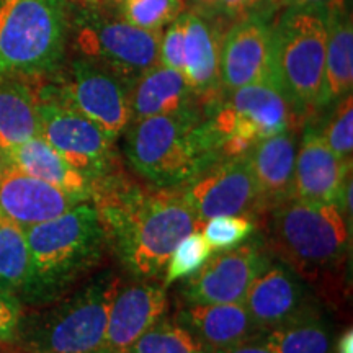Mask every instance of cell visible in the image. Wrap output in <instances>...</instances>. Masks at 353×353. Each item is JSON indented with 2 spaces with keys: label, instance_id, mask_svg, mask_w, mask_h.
<instances>
[{
  "label": "cell",
  "instance_id": "cell-1",
  "mask_svg": "<svg viewBox=\"0 0 353 353\" xmlns=\"http://www.w3.org/2000/svg\"><path fill=\"white\" fill-rule=\"evenodd\" d=\"M90 200L110 247L141 280L161 276L176 244L203 226L176 188L145 190L121 174L97 183Z\"/></svg>",
  "mask_w": 353,
  "mask_h": 353
},
{
  "label": "cell",
  "instance_id": "cell-2",
  "mask_svg": "<svg viewBox=\"0 0 353 353\" xmlns=\"http://www.w3.org/2000/svg\"><path fill=\"white\" fill-rule=\"evenodd\" d=\"M33 262L26 301L46 303L59 298L101 262L108 236L99 211L82 201L54 219L25 229Z\"/></svg>",
  "mask_w": 353,
  "mask_h": 353
},
{
  "label": "cell",
  "instance_id": "cell-3",
  "mask_svg": "<svg viewBox=\"0 0 353 353\" xmlns=\"http://www.w3.org/2000/svg\"><path fill=\"white\" fill-rule=\"evenodd\" d=\"M201 108L132 121L125 152L136 174L156 188H175L219 161Z\"/></svg>",
  "mask_w": 353,
  "mask_h": 353
},
{
  "label": "cell",
  "instance_id": "cell-4",
  "mask_svg": "<svg viewBox=\"0 0 353 353\" xmlns=\"http://www.w3.org/2000/svg\"><path fill=\"white\" fill-rule=\"evenodd\" d=\"M69 0H0V79L56 74L70 34Z\"/></svg>",
  "mask_w": 353,
  "mask_h": 353
},
{
  "label": "cell",
  "instance_id": "cell-5",
  "mask_svg": "<svg viewBox=\"0 0 353 353\" xmlns=\"http://www.w3.org/2000/svg\"><path fill=\"white\" fill-rule=\"evenodd\" d=\"M120 280L100 276L46 311L21 317L13 350L23 353H107L108 312Z\"/></svg>",
  "mask_w": 353,
  "mask_h": 353
},
{
  "label": "cell",
  "instance_id": "cell-6",
  "mask_svg": "<svg viewBox=\"0 0 353 353\" xmlns=\"http://www.w3.org/2000/svg\"><path fill=\"white\" fill-rule=\"evenodd\" d=\"M268 213V249L298 275L312 280L345 259L350 232L339 203L290 198Z\"/></svg>",
  "mask_w": 353,
  "mask_h": 353
},
{
  "label": "cell",
  "instance_id": "cell-7",
  "mask_svg": "<svg viewBox=\"0 0 353 353\" xmlns=\"http://www.w3.org/2000/svg\"><path fill=\"white\" fill-rule=\"evenodd\" d=\"M278 90L299 118L317 110L324 82L327 8L285 7L272 25Z\"/></svg>",
  "mask_w": 353,
  "mask_h": 353
},
{
  "label": "cell",
  "instance_id": "cell-8",
  "mask_svg": "<svg viewBox=\"0 0 353 353\" xmlns=\"http://www.w3.org/2000/svg\"><path fill=\"white\" fill-rule=\"evenodd\" d=\"M203 114L221 159L245 156L259 141L296 128L301 120L272 83L221 92L203 107Z\"/></svg>",
  "mask_w": 353,
  "mask_h": 353
},
{
  "label": "cell",
  "instance_id": "cell-9",
  "mask_svg": "<svg viewBox=\"0 0 353 353\" xmlns=\"http://www.w3.org/2000/svg\"><path fill=\"white\" fill-rule=\"evenodd\" d=\"M162 32L128 23L114 8H77L70 13V34L79 57L110 70L126 83L159 63Z\"/></svg>",
  "mask_w": 353,
  "mask_h": 353
},
{
  "label": "cell",
  "instance_id": "cell-10",
  "mask_svg": "<svg viewBox=\"0 0 353 353\" xmlns=\"http://www.w3.org/2000/svg\"><path fill=\"white\" fill-rule=\"evenodd\" d=\"M130 87L110 70L77 56L37 95L81 113L117 141L131 125Z\"/></svg>",
  "mask_w": 353,
  "mask_h": 353
},
{
  "label": "cell",
  "instance_id": "cell-11",
  "mask_svg": "<svg viewBox=\"0 0 353 353\" xmlns=\"http://www.w3.org/2000/svg\"><path fill=\"white\" fill-rule=\"evenodd\" d=\"M37 100L39 136L94 187L120 174L117 141L81 113L44 97L37 95Z\"/></svg>",
  "mask_w": 353,
  "mask_h": 353
},
{
  "label": "cell",
  "instance_id": "cell-12",
  "mask_svg": "<svg viewBox=\"0 0 353 353\" xmlns=\"http://www.w3.org/2000/svg\"><path fill=\"white\" fill-rule=\"evenodd\" d=\"M175 188L201 224L214 216L252 218L265 213L247 154L219 159Z\"/></svg>",
  "mask_w": 353,
  "mask_h": 353
},
{
  "label": "cell",
  "instance_id": "cell-13",
  "mask_svg": "<svg viewBox=\"0 0 353 353\" xmlns=\"http://www.w3.org/2000/svg\"><path fill=\"white\" fill-rule=\"evenodd\" d=\"M268 15V10L254 12L232 21L223 33L219 48L221 92L257 83L276 87Z\"/></svg>",
  "mask_w": 353,
  "mask_h": 353
},
{
  "label": "cell",
  "instance_id": "cell-14",
  "mask_svg": "<svg viewBox=\"0 0 353 353\" xmlns=\"http://www.w3.org/2000/svg\"><path fill=\"white\" fill-rule=\"evenodd\" d=\"M270 265V255L260 241L224 250L206 260L185 278L182 296L187 304L242 303L252 281Z\"/></svg>",
  "mask_w": 353,
  "mask_h": 353
},
{
  "label": "cell",
  "instance_id": "cell-15",
  "mask_svg": "<svg viewBox=\"0 0 353 353\" xmlns=\"http://www.w3.org/2000/svg\"><path fill=\"white\" fill-rule=\"evenodd\" d=\"M352 162L329 148L321 131L306 126L294 159L293 198L309 203H339L352 179Z\"/></svg>",
  "mask_w": 353,
  "mask_h": 353
},
{
  "label": "cell",
  "instance_id": "cell-16",
  "mask_svg": "<svg viewBox=\"0 0 353 353\" xmlns=\"http://www.w3.org/2000/svg\"><path fill=\"white\" fill-rule=\"evenodd\" d=\"M82 201L10 164L0 174V216L23 229L54 219Z\"/></svg>",
  "mask_w": 353,
  "mask_h": 353
},
{
  "label": "cell",
  "instance_id": "cell-17",
  "mask_svg": "<svg viewBox=\"0 0 353 353\" xmlns=\"http://www.w3.org/2000/svg\"><path fill=\"white\" fill-rule=\"evenodd\" d=\"M242 303L262 332L314 312L303 280L285 263L268 265L249 286Z\"/></svg>",
  "mask_w": 353,
  "mask_h": 353
},
{
  "label": "cell",
  "instance_id": "cell-18",
  "mask_svg": "<svg viewBox=\"0 0 353 353\" xmlns=\"http://www.w3.org/2000/svg\"><path fill=\"white\" fill-rule=\"evenodd\" d=\"M169 307L165 288L143 280L114 294L108 312L107 353H125L149 327L164 317Z\"/></svg>",
  "mask_w": 353,
  "mask_h": 353
},
{
  "label": "cell",
  "instance_id": "cell-19",
  "mask_svg": "<svg viewBox=\"0 0 353 353\" xmlns=\"http://www.w3.org/2000/svg\"><path fill=\"white\" fill-rule=\"evenodd\" d=\"M218 20L185 10L183 77L201 107L221 94L219 48L223 28Z\"/></svg>",
  "mask_w": 353,
  "mask_h": 353
},
{
  "label": "cell",
  "instance_id": "cell-20",
  "mask_svg": "<svg viewBox=\"0 0 353 353\" xmlns=\"http://www.w3.org/2000/svg\"><path fill=\"white\" fill-rule=\"evenodd\" d=\"M265 213L290 198L294 192L296 128H290L259 141L247 152Z\"/></svg>",
  "mask_w": 353,
  "mask_h": 353
},
{
  "label": "cell",
  "instance_id": "cell-21",
  "mask_svg": "<svg viewBox=\"0 0 353 353\" xmlns=\"http://www.w3.org/2000/svg\"><path fill=\"white\" fill-rule=\"evenodd\" d=\"M201 107L183 74L157 63L130 87L131 123Z\"/></svg>",
  "mask_w": 353,
  "mask_h": 353
},
{
  "label": "cell",
  "instance_id": "cell-22",
  "mask_svg": "<svg viewBox=\"0 0 353 353\" xmlns=\"http://www.w3.org/2000/svg\"><path fill=\"white\" fill-rule=\"evenodd\" d=\"M176 321L213 352L237 345L262 334L244 303L187 304Z\"/></svg>",
  "mask_w": 353,
  "mask_h": 353
},
{
  "label": "cell",
  "instance_id": "cell-23",
  "mask_svg": "<svg viewBox=\"0 0 353 353\" xmlns=\"http://www.w3.org/2000/svg\"><path fill=\"white\" fill-rule=\"evenodd\" d=\"M353 87V25L345 2L327 8L324 82L317 110L337 103L352 94Z\"/></svg>",
  "mask_w": 353,
  "mask_h": 353
},
{
  "label": "cell",
  "instance_id": "cell-24",
  "mask_svg": "<svg viewBox=\"0 0 353 353\" xmlns=\"http://www.w3.org/2000/svg\"><path fill=\"white\" fill-rule=\"evenodd\" d=\"M6 154L8 164L25 174L65 190V192L82 198L83 201L90 200L92 190H94L90 180L74 169L41 136H34Z\"/></svg>",
  "mask_w": 353,
  "mask_h": 353
},
{
  "label": "cell",
  "instance_id": "cell-25",
  "mask_svg": "<svg viewBox=\"0 0 353 353\" xmlns=\"http://www.w3.org/2000/svg\"><path fill=\"white\" fill-rule=\"evenodd\" d=\"M37 92L26 81L0 79V149L8 152L39 136Z\"/></svg>",
  "mask_w": 353,
  "mask_h": 353
},
{
  "label": "cell",
  "instance_id": "cell-26",
  "mask_svg": "<svg viewBox=\"0 0 353 353\" xmlns=\"http://www.w3.org/2000/svg\"><path fill=\"white\" fill-rule=\"evenodd\" d=\"M32 278L33 262L25 229L0 216V290L26 301Z\"/></svg>",
  "mask_w": 353,
  "mask_h": 353
},
{
  "label": "cell",
  "instance_id": "cell-27",
  "mask_svg": "<svg viewBox=\"0 0 353 353\" xmlns=\"http://www.w3.org/2000/svg\"><path fill=\"white\" fill-rule=\"evenodd\" d=\"M260 341L275 353H332V335L316 312L265 330Z\"/></svg>",
  "mask_w": 353,
  "mask_h": 353
},
{
  "label": "cell",
  "instance_id": "cell-28",
  "mask_svg": "<svg viewBox=\"0 0 353 353\" xmlns=\"http://www.w3.org/2000/svg\"><path fill=\"white\" fill-rule=\"evenodd\" d=\"M125 353H214L176 319L161 317Z\"/></svg>",
  "mask_w": 353,
  "mask_h": 353
},
{
  "label": "cell",
  "instance_id": "cell-29",
  "mask_svg": "<svg viewBox=\"0 0 353 353\" xmlns=\"http://www.w3.org/2000/svg\"><path fill=\"white\" fill-rule=\"evenodd\" d=\"M114 12L145 32H162L187 10L185 0H118Z\"/></svg>",
  "mask_w": 353,
  "mask_h": 353
},
{
  "label": "cell",
  "instance_id": "cell-30",
  "mask_svg": "<svg viewBox=\"0 0 353 353\" xmlns=\"http://www.w3.org/2000/svg\"><path fill=\"white\" fill-rule=\"evenodd\" d=\"M214 252L200 231L183 237L172 252L164 270V288L193 275Z\"/></svg>",
  "mask_w": 353,
  "mask_h": 353
},
{
  "label": "cell",
  "instance_id": "cell-31",
  "mask_svg": "<svg viewBox=\"0 0 353 353\" xmlns=\"http://www.w3.org/2000/svg\"><path fill=\"white\" fill-rule=\"evenodd\" d=\"M254 231V221L247 216H214L206 219L200 229L213 252H224L241 245Z\"/></svg>",
  "mask_w": 353,
  "mask_h": 353
},
{
  "label": "cell",
  "instance_id": "cell-32",
  "mask_svg": "<svg viewBox=\"0 0 353 353\" xmlns=\"http://www.w3.org/2000/svg\"><path fill=\"white\" fill-rule=\"evenodd\" d=\"M322 138L332 151L343 161L352 162L353 152V99L352 94L337 101L332 117L324 130Z\"/></svg>",
  "mask_w": 353,
  "mask_h": 353
},
{
  "label": "cell",
  "instance_id": "cell-33",
  "mask_svg": "<svg viewBox=\"0 0 353 353\" xmlns=\"http://www.w3.org/2000/svg\"><path fill=\"white\" fill-rule=\"evenodd\" d=\"M185 51V12L162 30L159 41V63L167 68L183 72Z\"/></svg>",
  "mask_w": 353,
  "mask_h": 353
},
{
  "label": "cell",
  "instance_id": "cell-34",
  "mask_svg": "<svg viewBox=\"0 0 353 353\" xmlns=\"http://www.w3.org/2000/svg\"><path fill=\"white\" fill-rule=\"evenodd\" d=\"M21 317L23 311L20 299L0 290V345H10L15 341Z\"/></svg>",
  "mask_w": 353,
  "mask_h": 353
},
{
  "label": "cell",
  "instance_id": "cell-35",
  "mask_svg": "<svg viewBox=\"0 0 353 353\" xmlns=\"http://www.w3.org/2000/svg\"><path fill=\"white\" fill-rule=\"evenodd\" d=\"M259 10H268L267 0H218L214 20H218L219 23H232Z\"/></svg>",
  "mask_w": 353,
  "mask_h": 353
},
{
  "label": "cell",
  "instance_id": "cell-36",
  "mask_svg": "<svg viewBox=\"0 0 353 353\" xmlns=\"http://www.w3.org/2000/svg\"><path fill=\"white\" fill-rule=\"evenodd\" d=\"M214 353H275V352H273L268 345H265V343L260 341V337H255V339H250V341L237 343V345L214 350Z\"/></svg>",
  "mask_w": 353,
  "mask_h": 353
},
{
  "label": "cell",
  "instance_id": "cell-37",
  "mask_svg": "<svg viewBox=\"0 0 353 353\" xmlns=\"http://www.w3.org/2000/svg\"><path fill=\"white\" fill-rule=\"evenodd\" d=\"M345 2V0H283L281 7H294V8H329L332 6Z\"/></svg>",
  "mask_w": 353,
  "mask_h": 353
},
{
  "label": "cell",
  "instance_id": "cell-38",
  "mask_svg": "<svg viewBox=\"0 0 353 353\" xmlns=\"http://www.w3.org/2000/svg\"><path fill=\"white\" fill-rule=\"evenodd\" d=\"M185 6H187V10L190 12H196L214 19L218 0H185Z\"/></svg>",
  "mask_w": 353,
  "mask_h": 353
},
{
  "label": "cell",
  "instance_id": "cell-39",
  "mask_svg": "<svg viewBox=\"0 0 353 353\" xmlns=\"http://www.w3.org/2000/svg\"><path fill=\"white\" fill-rule=\"evenodd\" d=\"M118 0H69L70 7L77 8H113Z\"/></svg>",
  "mask_w": 353,
  "mask_h": 353
},
{
  "label": "cell",
  "instance_id": "cell-40",
  "mask_svg": "<svg viewBox=\"0 0 353 353\" xmlns=\"http://www.w3.org/2000/svg\"><path fill=\"white\" fill-rule=\"evenodd\" d=\"M335 353H353V332L352 329L345 330L339 339L337 347H335Z\"/></svg>",
  "mask_w": 353,
  "mask_h": 353
},
{
  "label": "cell",
  "instance_id": "cell-41",
  "mask_svg": "<svg viewBox=\"0 0 353 353\" xmlns=\"http://www.w3.org/2000/svg\"><path fill=\"white\" fill-rule=\"evenodd\" d=\"M7 165H8V159H7V154L3 152L2 149H0V174H2V172L7 169Z\"/></svg>",
  "mask_w": 353,
  "mask_h": 353
},
{
  "label": "cell",
  "instance_id": "cell-42",
  "mask_svg": "<svg viewBox=\"0 0 353 353\" xmlns=\"http://www.w3.org/2000/svg\"><path fill=\"white\" fill-rule=\"evenodd\" d=\"M281 2L283 0H267V8L268 10H275V8H281Z\"/></svg>",
  "mask_w": 353,
  "mask_h": 353
},
{
  "label": "cell",
  "instance_id": "cell-43",
  "mask_svg": "<svg viewBox=\"0 0 353 353\" xmlns=\"http://www.w3.org/2000/svg\"><path fill=\"white\" fill-rule=\"evenodd\" d=\"M8 353H23V352H19V350H12V352H8Z\"/></svg>",
  "mask_w": 353,
  "mask_h": 353
}]
</instances>
